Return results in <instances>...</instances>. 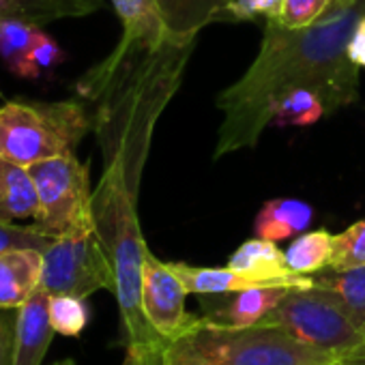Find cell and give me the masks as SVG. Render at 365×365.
I'll return each instance as SVG.
<instances>
[{
	"label": "cell",
	"mask_w": 365,
	"mask_h": 365,
	"mask_svg": "<svg viewBox=\"0 0 365 365\" xmlns=\"http://www.w3.org/2000/svg\"><path fill=\"white\" fill-rule=\"evenodd\" d=\"M365 0L314 26L286 29L267 20L264 37L247 71L217 97L224 114L213 157L254 148L271 125V108L286 91L314 88L327 112L348 108L359 99V67L348 58V41Z\"/></svg>",
	"instance_id": "1"
},
{
	"label": "cell",
	"mask_w": 365,
	"mask_h": 365,
	"mask_svg": "<svg viewBox=\"0 0 365 365\" xmlns=\"http://www.w3.org/2000/svg\"><path fill=\"white\" fill-rule=\"evenodd\" d=\"M142 170L120 157L103 159V174L93 192V222L114 271L112 294L120 312L127 363L159 356L172 344L153 329L142 307V277L148 254L138 217Z\"/></svg>",
	"instance_id": "2"
},
{
	"label": "cell",
	"mask_w": 365,
	"mask_h": 365,
	"mask_svg": "<svg viewBox=\"0 0 365 365\" xmlns=\"http://www.w3.org/2000/svg\"><path fill=\"white\" fill-rule=\"evenodd\" d=\"M88 131L93 116L76 99H11L0 108V159L31 168L76 153Z\"/></svg>",
	"instance_id": "3"
},
{
	"label": "cell",
	"mask_w": 365,
	"mask_h": 365,
	"mask_svg": "<svg viewBox=\"0 0 365 365\" xmlns=\"http://www.w3.org/2000/svg\"><path fill=\"white\" fill-rule=\"evenodd\" d=\"M185 337L217 365H335L339 359L271 324L230 327L198 318Z\"/></svg>",
	"instance_id": "4"
},
{
	"label": "cell",
	"mask_w": 365,
	"mask_h": 365,
	"mask_svg": "<svg viewBox=\"0 0 365 365\" xmlns=\"http://www.w3.org/2000/svg\"><path fill=\"white\" fill-rule=\"evenodd\" d=\"M258 324L288 331L299 341L344 356L365 344L341 303L322 288H292Z\"/></svg>",
	"instance_id": "5"
},
{
	"label": "cell",
	"mask_w": 365,
	"mask_h": 365,
	"mask_svg": "<svg viewBox=\"0 0 365 365\" xmlns=\"http://www.w3.org/2000/svg\"><path fill=\"white\" fill-rule=\"evenodd\" d=\"M29 170L39 196V213L33 222L41 232L56 239L95 226L88 163L71 153L39 161Z\"/></svg>",
	"instance_id": "6"
},
{
	"label": "cell",
	"mask_w": 365,
	"mask_h": 365,
	"mask_svg": "<svg viewBox=\"0 0 365 365\" xmlns=\"http://www.w3.org/2000/svg\"><path fill=\"white\" fill-rule=\"evenodd\" d=\"M41 288L48 294L88 299L99 290L114 292V271L95 226L56 237L43 252Z\"/></svg>",
	"instance_id": "7"
},
{
	"label": "cell",
	"mask_w": 365,
	"mask_h": 365,
	"mask_svg": "<svg viewBox=\"0 0 365 365\" xmlns=\"http://www.w3.org/2000/svg\"><path fill=\"white\" fill-rule=\"evenodd\" d=\"M187 294L185 284L174 273L170 262L159 260L148 250L142 277V307L153 329L168 341L185 335L198 320V316H192L185 309Z\"/></svg>",
	"instance_id": "8"
},
{
	"label": "cell",
	"mask_w": 365,
	"mask_h": 365,
	"mask_svg": "<svg viewBox=\"0 0 365 365\" xmlns=\"http://www.w3.org/2000/svg\"><path fill=\"white\" fill-rule=\"evenodd\" d=\"M50 294L39 288L16 314V341L11 365H41L54 337L50 322Z\"/></svg>",
	"instance_id": "9"
},
{
	"label": "cell",
	"mask_w": 365,
	"mask_h": 365,
	"mask_svg": "<svg viewBox=\"0 0 365 365\" xmlns=\"http://www.w3.org/2000/svg\"><path fill=\"white\" fill-rule=\"evenodd\" d=\"M228 267L245 275L269 279L286 288H312L314 286L312 275H299L290 271L286 262V254L273 241L258 239V237L239 245L237 252L230 256Z\"/></svg>",
	"instance_id": "10"
},
{
	"label": "cell",
	"mask_w": 365,
	"mask_h": 365,
	"mask_svg": "<svg viewBox=\"0 0 365 365\" xmlns=\"http://www.w3.org/2000/svg\"><path fill=\"white\" fill-rule=\"evenodd\" d=\"M41 250H9L0 254V309L22 307L41 288Z\"/></svg>",
	"instance_id": "11"
},
{
	"label": "cell",
	"mask_w": 365,
	"mask_h": 365,
	"mask_svg": "<svg viewBox=\"0 0 365 365\" xmlns=\"http://www.w3.org/2000/svg\"><path fill=\"white\" fill-rule=\"evenodd\" d=\"M230 0H155L174 41H196L198 33L211 22L226 20Z\"/></svg>",
	"instance_id": "12"
},
{
	"label": "cell",
	"mask_w": 365,
	"mask_h": 365,
	"mask_svg": "<svg viewBox=\"0 0 365 365\" xmlns=\"http://www.w3.org/2000/svg\"><path fill=\"white\" fill-rule=\"evenodd\" d=\"M290 290L292 288L286 286H258L230 292L232 297L207 312L205 318L230 327H252L258 324L273 307H277Z\"/></svg>",
	"instance_id": "13"
},
{
	"label": "cell",
	"mask_w": 365,
	"mask_h": 365,
	"mask_svg": "<svg viewBox=\"0 0 365 365\" xmlns=\"http://www.w3.org/2000/svg\"><path fill=\"white\" fill-rule=\"evenodd\" d=\"M312 222H314L312 205L297 198H273L260 207L254 220V235L258 239L279 243L297 235H303Z\"/></svg>",
	"instance_id": "14"
},
{
	"label": "cell",
	"mask_w": 365,
	"mask_h": 365,
	"mask_svg": "<svg viewBox=\"0 0 365 365\" xmlns=\"http://www.w3.org/2000/svg\"><path fill=\"white\" fill-rule=\"evenodd\" d=\"M39 196L29 168L0 159V222L35 220Z\"/></svg>",
	"instance_id": "15"
},
{
	"label": "cell",
	"mask_w": 365,
	"mask_h": 365,
	"mask_svg": "<svg viewBox=\"0 0 365 365\" xmlns=\"http://www.w3.org/2000/svg\"><path fill=\"white\" fill-rule=\"evenodd\" d=\"M101 7L103 0H0V20L46 26L58 20L91 16Z\"/></svg>",
	"instance_id": "16"
},
{
	"label": "cell",
	"mask_w": 365,
	"mask_h": 365,
	"mask_svg": "<svg viewBox=\"0 0 365 365\" xmlns=\"http://www.w3.org/2000/svg\"><path fill=\"white\" fill-rule=\"evenodd\" d=\"M110 3L123 24L120 41L142 48H159L170 39L155 0H110Z\"/></svg>",
	"instance_id": "17"
},
{
	"label": "cell",
	"mask_w": 365,
	"mask_h": 365,
	"mask_svg": "<svg viewBox=\"0 0 365 365\" xmlns=\"http://www.w3.org/2000/svg\"><path fill=\"white\" fill-rule=\"evenodd\" d=\"M312 277L316 288L331 292L341 303L354 327L365 337V267H356L348 271L324 269Z\"/></svg>",
	"instance_id": "18"
},
{
	"label": "cell",
	"mask_w": 365,
	"mask_h": 365,
	"mask_svg": "<svg viewBox=\"0 0 365 365\" xmlns=\"http://www.w3.org/2000/svg\"><path fill=\"white\" fill-rule=\"evenodd\" d=\"M327 114L322 97L314 88H292L277 97L271 108V125L275 127H312Z\"/></svg>",
	"instance_id": "19"
},
{
	"label": "cell",
	"mask_w": 365,
	"mask_h": 365,
	"mask_svg": "<svg viewBox=\"0 0 365 365\" xmlns=\"http://www.w3.org/2000/svg\"><path fill=\"white\" fill-rule=\"evenodd\" d=\"M333 241L335 235H331L329 230H312L299 235L284 252L290 271L299 275H316L329 269L335 247Z\"/></svg>",
	"instance_id": "20"
},
{
	"label": "cell",
	"mask_w": 365,
	"mask_h": 365,
	"mask_svg": "<svg viewBox=\"0 0 365 365\" xmlns=\"http://www.w3.org/2000/svg\"><path fill=\"white\" fill-rule=\"evenodd\" d=\"M41 26L22 20H0V58L18 78L35 80L29 63V52Z\"/></svg>",
	"instance_id": "21"
},
{
	"label": "cell",
	"mask_w": 365,
	"mask_h": 365,
	"mask_svg": "<svg viewBox=\"0 0 365 365\" xmlns=\"http://www.w3.org/2000/svg\"><path fill=\"white\" fill-rule=\"evenodd\" d=\"M354 3L356 0H284L277 22L286 29H307L352 7Z\"/></svg>",
	"instance_id": "22"
},
{
	"label": "cell",
	"mask_w": 365,
	"mask_h": 365,
	"mask_svg": "<svg viewBox=\"0 0 365 365\" xmlns=\"http://www.w3.org/2000/svg\"><path fill=\"white\" fill-rule=\"evenodd\" d=\"M48 312L54 333L65 337H78L91 320L86 299L76 294H50Z\"/></svg>",
	"instance_id": "23"
},
{
	"label": "cell",
	"mask_w": 365,
	"mask_h": 365,
	"mask_svg": "<svg viewBox=\"0 0 365 365\" xmlns=\"http://www.w3.org/2000/svg\"><path fill=\"white\" fill-rule=\"evenodd\" d=\"M333 245V260L329 269L348 271L365 267V220H359L344 232L335 235Z\"/></svg>",
	"instance_id": "24"
},
{
	"label": "cell",
	"mask_w": 365,
	"mask_h": 365,
	"mask_svg": "<svg viewBox=\"0 0 365 365\" xmlns=\"http://www.w3.org/2000/svg\"><path fill=\"white\" fill-rule=\"evenodd\" d=\"M54 237L33 226H16L14 222H0V254L9 250H41L52 245Z\"/></svg>",
	"instance_id": "25"
},
{
	"label": "cell",
	"mask_w": 365,
	"mask_h": 365,
	"mask_svg": "<svg viewBox=\"0 0 365 365\" xmlns=\"http://www.w3.org/2000/svg\"><path fill=\"white\" fill-rule=\"evenodd\" d=\"M284 0H230L226 20L230 22H254L258 18L279 20Z\"/></svg>",
	"instance_id": "26"
},
{
	"label": "cell",
	"mask_w": 365,
	"mask_h": 365,
	"mask_svg": "<svg viewBox=\"0 0 365 365\" xmlns=\"http://www.w3.org/2000/svg\"><path fill=\"white\" fill-rule=\"evenodd\" d=\"M63 58H65V52L58 48V43L39 29V33L33 41V48L29 52V63H31L35 78H39L46 69L56 67Z\"/></svg>",
	"instance_id": "27"
},
{
	"label": "cell",
	"mask_w": 365,
	"mask_h": 365,
	"mask_svg": "<svg viewBox=\"0 0 365 365\" xmlns=\"http://www.w3.org/2000/svg\"><path fill=\"white\" fill-rule=\"evenodd\" d=\"M163 365H217V363L205 356L185 335H180L165 348Z\"/></svg>",
	"instance_id": "28"
},
{
	"label": "cell",
	"mask_w": 365,
	"mask_h": 365,
	"mask_svg": "<svg viewBox=\"0 0 365 365\" xmlns=\"http://www.w3.org/2000/svg\"><path fill=\"white\" fill-rule=\"evenodd\" d=\"M0 309V365L14 363V341H16V318Z\"/></svg>",
	"instance_id": "29"
},
{
	"label": "cell",
	"mask_w": 365,
	"mask_h": 365,
	"mask_svg": "<svg viewBox=\"0 0 365 365\" xmlns=\"http://www.w3.org/2000/svg\"><path fill=\"white\" fill-rule=\"evenodd\" d=\"M348 58L359 69H365V14L356 22V26L352 31V37L348 41Z\"/></svg>",
	"instance_id": "30"
},
{
	"label": "cell",
	"mask_w": 365,
	"mask_h": 365,
	"mask_svg": "<svg viewBox=\"0 0 365 365\" xmlns=\"http://www.w3.org/2000/svg\"><path fill=\"white\" fill-rule=\"evenodd\" d=\"M335 365H365V344L359 346V348H354L352 352L339 356Z\"/></svg>",
	"instance_id": "31"
},
{
	"label": "cell",
	"mask_w": 365,
	"mask_h": 365,
	"mask_svg": "<svg viewBox=\"0 0 365 365\" xmlns=\"http://www.w3.org/2000/svg\"><path fill=\"white\" fill-rule=\"evenodd\" d=\"M125 365H163V354L150 356V359H142V361H138V363H127V361H125Z\"/></svg>",
	"instance_id": "32"
},
{
	"label": "cell",
	"mask_w": 365,
	"mask_h": 365,
	"mask_svg": "<svg viewBox=\"0 0 365 365\" xmlns=\"http://www.w3.org/2000/svg\"><path fill=\"white\" fill-rule=\"evenodd\" d=\"M54 365H76V361L73 359H63V361H56Z\"/></svg>",
	"instance_id": "33"
},
{
	"label": "cell",
	"mask_w": 365,
	"mask_h": 365,
	"mask_svg": "<svg viewBox=\"0 0 365 365\" xmlns=\"http://www.w3.org/2000/svg\"><path fill=\"white\" fill-rule=\"evenodd\" d=\"M0 97H3V91H0Z\"/></svg>",
	"instance_id": "34"
}]
</instances>
